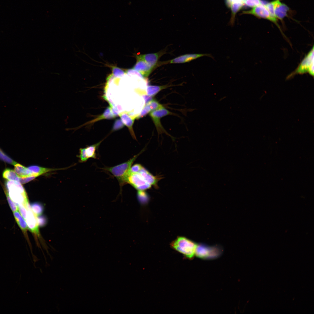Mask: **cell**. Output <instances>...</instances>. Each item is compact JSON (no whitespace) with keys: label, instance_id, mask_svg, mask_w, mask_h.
<instances>
[{"label":"cell","instance_id":"cell-1","mask_svg":"<svg viewBox=\"0 0 314 314\" xmlns=\"http://www.w3.org/2000/svg\"><path fill=\"white\" fill-rule=\"evenodd\" d=\"M158 177L154 176L142 166L138 171L130 173L128 176L127 183L130 184L138 191H144L152 186H157Z\"/></svg>","mask_w":314,"mask_h":314},{"label":"cell","instance_id":"cell-2","mask_svg":"<svg viewBox=\"0 0 314 314\" xmlns=\"http://www.w3.org/2000/svg\"><path fill=\"white\" fill-rule=\"evenodd\" d=\"M5 186L6 191L17 205H23L26 206L29 204L26 192L19 182L7 180L6 182Z\"/></svg>","mask_w":314,"mask_h":314},{"label":"cell","instance_id":"cell-3","mask_svg":"<svg viewBox=\"0 0 314 314\" xmlns=\"http://www.w3.org/2000/svg\"><path fill=\"white\" fill-rule=\"evenodd\" d=\"M140 154L135 156L125 162L113 167H106L103 169L112 174L117 179L120 186L122 187L127 183V178L130 174L131 165Z\"/></svg>","mask_w":314,"mask_h":314},{"label":"cell","instance_id":"cell-4","mask_svg":"<svg viewBox=\"0 0 314 314\" xmlns=\"http://www.w3.org/2000/svg\"><path fill=\"white\" fill-rule=\"evenodd\" d=\"M197 244L188 238L179 236L171 244L172 248L183 254L186 258H193Z\"/></svg>","mask_w":314,"mask_h":314},{"label":"cell","instance_id":"cell-5","mask_svg":"<svg viewBox=\"0 0 314 314\" xmlns=\"http://www.w3.org/2000/svg\"><path fill=\"white\" fill-rule=\"evenodd\" d=\"M314 47L305 56L296 70L289 77L295 74H302L308 73L314 75Z\"/></svg>","mask_w":314,"mask_h":314},{"label":"cell","instance_id":"cell-6","mask_svg":"<svg viewBox=\"0 0 314 314\" xmlns=\"http://www.w3.org/2000/svg\"><path fill=\"white\" fill-rule=\"evenodd\" d=\"M221 253L220 249L216 247H209L204 244L197 245L195 255L203 259L214 258Z\"/></svg>","mask_w":314,"mask_h":314},{"label":"cell","instance_id":"cell-7","mask_svg":"<svg viewBox=\"0 0 314 314\" xmlns=\"http://www.w3.org/2000/svg\"><path fill=\"white\" fill-rule=\"evenodd\" d=\"M171 113L163 106L149 113V116L154 123L158 134L165 133L171 136L163 128L161 123L160 119L162 117Z\"/></svg>","mask_w":314,"mask_h":314},{"label":"cell","instance_id":"cell-8","mask_svg":"<svg viewBox=\"0 0 314 314\" xmlns=\"http://www.w3.org/2000/svg\"><path fill=\"white\" fill-rule=\"evenodd\" d=\"M242 14H250L259 18L267 19L274 23L279 26L277 19L273 17L271 15L265 5L262 4L250 10L243 11Z\"/></svg>","mask_w":314,"mask_h":314},{"label":"cell","instance_id":"cell-9","mask_svg":"<svg viewBox=\"0 0 314 314\" xmlns=\"http://www.w3.org/2000/svg\"><path fill=\"white\" fill-rule=\"evenodd\" d=\"M27 213L25 220L29 230L35 234L39 236V232L37 216L32 211L28 204L27 206Z\"/></svg>","mask_w":314,"mask_h":314},{"label":"cell","instance_id":"cell-10","mask_svg":"<svg viewBox=\"0 0 314 314\" xmlns=\"http://www.w3.org/2000/svg\"><path fill=\"white\" fill-rule=\"evenodd\" d=\"M207 56L213 58L209 54H188L178 56L170 60L163 62L162 64L167 63H181L190 61L202 56Z\"/></svg>","mask_w":314,"mask_h":314},{"label":"cell","instance_id":"cell-11","mask_svg":"<svg viewBox=\"0 0 314 314\" xmlns=\"http://www.w3.org/2000/svg\"><path fill=\"white\" fill-rule=\"evenodd\" d=\"M136 59L137 62L133 69L140 73L143 77H148L154 68L142 59L137 56Z\"/></svg>","mask_w":314,"mask_h":314},{"label":"cell","instance_id":"cell-12","mask_svg":"<svg viewBox=\"0 0 314 314\" xmlns=\"http://www.w3.org/2000/svg\"><path fill=\"white\" fill-rule=\"evenodd\" d=\"M163 106L156 100L152 99L144 105L137 118L142 117L152 111L158 109Z\"/></svg>","mask_w":314,"mask_h":314},{"label":"cell","instance_id":"cell-13","mask_svg":"<svg viewBox=\"0 0 314 314\" xmlns=\"http://www.w3.org/2000/svg\"><path fill=\"white\" fill-rule=\"evenodd\" d=\"M289 10V7L286 4L281 2L280 0H276L274 15L277 19L281 20L287 16Z\"/></svg>","mask_w":314,"mask_h":314},{"label":"cell","instance_id":"cell-14","mask_svg":"<svg viewBox=\"0 0 314 314\" xmlns=\"http://www.w3.org/2000/svg\"><path fill=\"white\" fill-rule=\"evenodd\" d=\"M163 53V52H159L155 53L140 54L136 56L142 59L154 68L157 65L159 58Z\"/></svg>","mask_w":314,"mask_h":314},{"label":"cell","instance_id":"cell-15","mask_svg":"<svg viewBox=\"0 0 314 314\" xmlns=\"http://www.w3.org/2000/svg\"><path fill=\"white\" fill-rule=\"evenodd\" d=\"M14 166L15 171L19 177L24 178L32 176L28 168L17 163Z\"/></svg>","mask_w":314,"mask_h":314},{"label":"cell","instance_id":"cell-16","mask_svg":"<svg viewBox=\"0 0 314 314\" xmlns=\"http://www.w3.org/2000/svg\"><path fill=\"white\" fill-rule=\"evenodd\" d=\"M32 175L36 177L44 173L53 170V169L45 168L36 165H32L28 167Z\"/></svg>","mask_w":314,"mask_h":314},{"label":"cell","instance_id":"cell-17","mask_svg":"<svg viewBox=\"0 0 314 314\" xmlns=\"http://www.w3.org/2000/svg\"><path fill=\"white\" fill-rule=\"evenodd\" d=\"M170 86L166 85L162 86L149 85L146 88V93L147 95L153 97L161 90Z\"/></svg>","mask_w":314,"mask_h":314},{"label":"cell","instance_id":"cell-18","mask_svg":"<svg viewBox=\"0 0 314 314\" xmlns=\"http://www.w3.org/2000/svg\"><path fill=\"white\" fill-rule=\"evenodd\" d=\"M120 116L122 121L129 129L133 138L136 139V137L133 130L132 128L133 124L135 119L129 116L126 113L122 114Z\"/></svg>","mask_w":314,"mask_h":314},{"label":"cell","instance_id":"cell-19","mask_svg":"<svg viewBox=\"0 0 314 314\" xmlns=\"http://www.w3.org/2000/svg\"><path fill=\"white\" fill-rule=\"evenodd\" d=\"M3 177L8 181H17L19 182L20 177L15 171L10 169H5L2 174Z\"/></svg>","mask_w":314,"mask_h":314},{"label":"cell","instance_id":"cell-20","mask_svg":"<svg viewBox=\"0 0 314 314\" xmlns=\"http://www.w3.org/2000/svg\"><path fill=\"white\" fill-rule=\"evenodd\" d=\"M100 143V142H99L84 148L85 154L88 159L90 158H96V151Z\"/></svg>","mask_w":314,"mask_h":314},{"label":"cell","instance_id":"cell-21","mask_svg":"<svg viewBox=\"0 0 314 314\" xmlns=\"http://www.w3.org/2000/svg\"><path fill=\"white\" fill-rule=\"evenodd\" d=\"M244 3H233L231 5V15L230 19V24L233 25L235 21V17L236 13L242 8Z\"/></svg>","mask_w":314,"mask_h":314},{"label":"cell","instance_id":"cell-22","mask_svg":"<svg viewBox=\"0 0 314 314\" xmlns=\"http://www.w3.org/2000/svg\"><path fill=\"white\" fill-rule=\"evenodd\" d=\"M14 217L17 224L22 230L25 232L27 229V225L25 220L18 211L13 212Z\"/></svg>","mask_w":314,"mask_h":314},{"label":"cell","instance_id":"cell-23","mask_svg":"<svg viewBox=\"0 0 314 314\" xmlns=\"http://www.w3.org/2000/svg\"><path fill=\"white\" fill-rule=\"evenodd\" d=\"M30 206L33 212L37 216L41 215L43 211L44 207L40 203H32Z\"/></svg>","mask_w":314,"mask_h":314},{"label":"cell","instance_id":"cell-24","mask_svg":"<svg viewBox=\"0 0 314 314\" xmlns=\"http://www.w3.org/2000/svg\"><path fill=\"white\" fill-rule=\"evenodd\" d=\"M115 116L112 112L110 107L107 108L103 114L100 117L96 119L94 121H97L103 119H112L114 118Z\"/></svg>","mask_w":314,"mask_h":314},{"label":"cell","instance_id":"cell-25","mask_svg":"<svg viewBox=\"0 0 314 314\" xmlns=\"http://www.w3.org/2000/svg\"><path fill=\"white\" fill-rule=\"evenodd\" d=\"M276 2V0H274L271 2L267 3L265 5L271 15L273 17L276 19L274 15V9Z\"/></svg>","mask_w":314,"mask_h":314},{"label":"cell","instance_id":"cell-26","mask_svg":"<svg viewBox=\"0 0 314 314\" xmlns=\"http://www.w3.org/2000/svg\"><path fill=\"white\" fill-rule=\"evenodd\" d=\"M0 159L9 164L14 165L17 163L6 155L0 149Z\"/></svg>","mask_w":314,"mask_h":314},{"label":"cell","instance_id":"cell-27","mask_svg":"<svg viewBox=\"0 0 314 314\" xmlns=\"http://www.w3.org/2000/svg\"><path fill=\"white\" fill-rule=\"evenodd\" d=\"M243 3L247 7L253 8L262 4V2L261 0H245Z\"/></svg>","mask_w":314,"mask_h":314},{"label":"cell","instance_id":"cell-28","mask_svg":"<svg viewBox=\"0 0 314 314\" xmlns=\"http://www.w3.org/2000/svg\"><path fill=\"white\" fill-rule=\"evenodd\" d=\"M112 74L114 77L120 78L125 74L124 72L121 69L116 67H113L112 69Z\"/></svg>","mask_w":314,"mask_h":314},{"label":"cell","instance_id":"cell-29","mask_svg":"<svg viewBox=\"0 0 314 314\" xmlns=\"http://www.w3.org/2000/svg\"><path fill=\"white\" fill-rule=\"evenodd\" d=\"M5 193L8 202L13 212H14L18 211V207L17 206V204L10 199L8 194L6 191Z\"/></svg>","mask_w":314,"mask_h":314},{"label":"cell","instance_id":"cell-30","mask_svg":"<svg viewBox=\"0 0 314 314\" xmlns=\"http://www.w3.org/2000/svg\"><path fill=\"white\" fill-rule=\"evenodd\" d=\"M37 219L38 226L42 227L45 226L47 223L46 217L44 215H38L37 217Z\"/></svg>","mask_w":314,"mask_h":314},{"label":"cell","instance_id":"cell-31","mask_svg":"<svg viewBox=\"0 0 314 314\" xmlns=\"http://www.w3.org/2000/svg\"><path fill=\"white\" fill-rule=\"evenodd\" d=\"M18 210L19 211L22 217L25 220L27 213V206H25L23 205H18Z\"/></svg>","mask_w":314,"mask_h":314},{"label":"cell","instance_id":"cell-32","mask_svg":"<svg viewBox=\"0 0 314 314\" xmlns=\"http://www.w3.org/2000/svg\"><path fill=\"white\" fill-rule=\"evenodd\" d=\"M36 177V176H33L24 178L20 177L19 182L21 184H25L33 180Z\"/></svg>","mask_w":314,"mask_h":314},{"label":"cell","instance_id":"cell-33","mask_svg":"<svg viewBox=\"0 0 314 314\" xmlns=\"http://www.w3.org/2000/svg\"><path fill=\"white\" fill-rule=\"evenodd\" d=\"M80 155L79 157L82 162H85L88 160L85 154L84 148H81L80 149Z\"/></svg>","mask_w":314,"mask_h":314},{"label":"cell","instance_id":"cell-34","mask_svg":"<svg viewBox=\"0 0 314 314\" xmlns=\"http://www.w3.org/2000/svg\"><path fill=\"white\" fill-rule=\"evenodd\" d=\"M142 166L140 164H136L131 166L130 170V173H134L139 170Z\"/></svg>","mask_w":314,"mask_h":314},{"label":"cell","instance_id":"cell-35","mask_svg":"<svg viewBox=\"0 0 314 314\" xmlns=\"http://www.w3.org/2000/svg\"><path fill=\"white\" fill-rule=\"evenodd\" d=\"M124 126L121 121L118 120L115 123L113 129L114 130L119 129L122 127Z\"/></svg>","mask_w":314,"mask_h":314},{"label":"cell","instance_id":"cell-36","mask_svg":"<svg viewBox=\"0 0 314 314\" xmlns=\"http://www.w3.org/2000/svg\"><path fill=\"white\" fill-rule=\"evenodd\" d=\"M245 0H225L227 6L230 8L231 4L233 3H244Z\"/></svg>","mask_w":314,"mask_h":314},{"label":"cell","instance_id":"cell-37","mask_svg":"<svg viewBox=\"0 0 314 314\" xmlns=\"http://www.w3.org/2000/svg\"><path fill=\"white\" fill-rule=\"evenodd\" d=\"M32 255L33 260L34 262V263L35 264L36 262L38 261L40 259H38L37 257L34 255L33 254Z\"/></svg>","mask_w":314,"mask_h":314}]
</instances>
